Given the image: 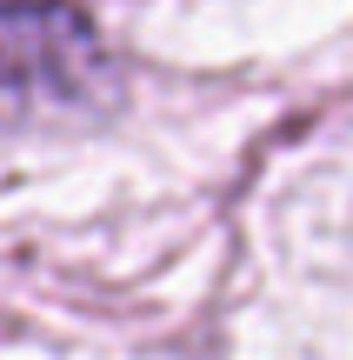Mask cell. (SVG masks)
<instances>
[{"label":"cell","mask_w":353,"mask_h":360,"mask_svg":"<svg viewBox=\"0 0 353 360\" xmlns=\"http://www.w3.org/2000/svg\"><path fill=\"white\" fill-rule=\"evenodd\" d=\"M120 107V53L80 0H0V134L100 120Z\"/></svg>","instance_id":"obj_1"}]
</instances>
